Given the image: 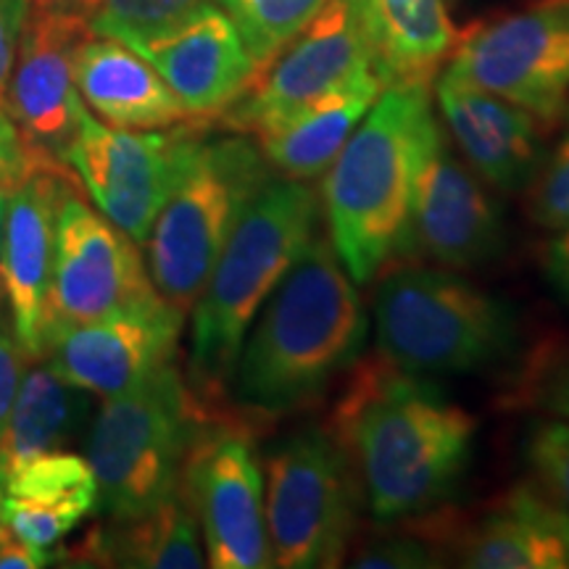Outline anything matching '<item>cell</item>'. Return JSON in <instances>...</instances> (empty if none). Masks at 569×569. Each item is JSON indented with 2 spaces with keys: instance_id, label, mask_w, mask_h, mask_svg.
<instances>
[{
  "instance_id": "cell-1",
  "label": "cell",
  "mask_w": 569,
  "mask_h": 569,
  "mask_svg": "<svg viewBox=\"0 0 569 569\" xmlns=\"http://www.w3.org/2000/svg\"><path fill=\"white\" fill-rule=\"evenodd\" d=\"M330 430L351 457L375 522L419 519L457 493L472 461L478 419L422 377L377 356L351 377Z\"/></svg>"
},
{
  "instance_id": "cell-2",
  "label": "cell",
  "mask_w": 569,
  "mask_h": 569,
  "mask_svg": "<svg viewBox=\"0 0 569 569\" xmlns=\"http://www.w3.org/2000/svg\"><path fill=\"white\" fill-rule=\"evenodd\" d=\"M359 288L319 232L248 327L230 390L256 417L311 407L359 365L367 340Z\"/></svg>"
},
{
  "instance_id": "cell-3",
  "label": "cell",
  "mask_w": 569,
  "mask_h": 569,
  "mask_svg": "<svg viewBox=\"0 0 569 569\" xmlns=\"http://www.w3.org/2000/svg\"><path fill=\"white\" fill-rule=\"evenodd\" d=\"M438 127L430 82L388 84L322 174L327 238L356 284L407 256L417 172Z\"/></svg>"
},
{
  "instance_id": "cell-4",
  "label": "cell",
  "mask_w": 569,
  "mask_h": 569,
  "mask_svg": "<svg viewBox=\"0 0 569 569\" xmlns=\"http://www.w3.org/2000/svg\"><path fill=\"white\" fill-rule=\"evenodd\" d=\"M319 232L322 201L309 182L272 177L248 203L193 303L188 382L206 407L230 390L248 327Z\"/></svg>"
},
{
  "instance_id": "cell-5",
  "label": "cell",
  "mask_w": 569,
  "mask_h": 569,
  "mask_svg": "<svg viewBox=\"0 0 569 569\" xmlns=\"http://www.w3.org/2000/svg\"><path fill=\"white\" fill-rule=\"evenodd\" d=\"M274 172L251 134H206L193 127L174 184L146 248V267L163 301L188 315L240 217Z\"/></svg>"
},
{
  "instance_id": "cell-6",
  "label": "cell",
  "mask_w": 569,
  "mask_h": 569,
  "mask_svg": "<svg viewBox=\"0 0 569 569\" xmlns=\"http://www.w3.org/2000/svg\"><path fill=\"white\" fill-rule=\"evenodd\" d=\"M377 353L398 372L461 377L509 361L519 348L515 309L459 272L401 267L375 296Z\"/></svg>"
},
{
  "instance_id": "cell-7",
  "label": "cell",
  "mask_w": 569,
  "mask_h": 569,
  "mask_svg": "<svg viewBox=\"0 0 569 569\" xmlns=\"http://www.w3.org/2000/svg\"><path fill=\"white\" fill-rule=\"evenodd\" d=\"M211 415L174 361L127 393L106 398L84 453L98 486L96 511L124 519L174 496L190 448Z\"/></svg>"
},
{
  "instance_id": "cell-8",
  "label": "cell",
  "mask_w": 569,
  "mask_h": 569,
  "mask_svg": "<svg viewBox=\"0 0 569 569\" xmlns=\"http://www.w3.org/2000/svg\"><path fill=\"white\" fill-rule=\"evenodd\" d=\"M365 493L330 425L284 438L264 467V511L274 567H340L359 536Z\"/></svg>"
},
{
  "instance_id": "cell-9",
  "label": "cell",
  "mask_w": 569,
  "mask_h": 569,
  "mask_svg": "<svg viewBox=\"0 0 569 569\" xmlns=\"http://www.w3.org/2000/svg\"><path fill=\"white\" fill-rule=\"evenodd\" d=\"M446 74L557 130L569 119V0H530L475 27L457 40Z\"/></svg>"
},
{
  "instance_id": "cell-10",
  "label": "cell",
  "mask_w": 569,
  "mask_h": 569,
  "mask_svg": "<svg viewBox=\"0 0 569 569\" xmlns=\"http://www.w3.org/2000/svg\"><path fill=\"white\" fill-rule=\"evenodd\" d=\"M156 293L140 246L80 193L71 177L56 213L46 343L53 332L142 306Z\"/></svg>"
},
{
  "instance_id": "cell-11",
  "label": "cell",
  "mask_w": 569,
  "mask_h": 569,
  "mask_svg": "<svg viewBox=\"0 0 569 569\" xmlns=\"http://www.w3.org/2000/svg\"><path fill=\"white\" fill-rule=\"evenodd\" d=\"M203 538L206 565L213 569L274 567L264 511V469L246 427L211 415L198 432L182 469Z\"/></svg>"
},
{
  "instance_id": "cell-12",
  "label": "cell",
  "mask_w": 569,
  "mask_h": 569,
  "mask_svg": "<svg viewBox=\"0 0 569 569\" xmlns=\"http://www.w3.org/2000/svg\"><path fill=\"white\" fill-rule=\"evenodd\" d=\"M369 80L380 77L351 0H327L317 17L256 71L248 90L222 113V122L227 130L256 138L319 98Z\"/></svg>"
},
{
  "instance_id": "cell-13",
  "label": "cell",
  "mask_w": 569,
  "mask_h": 569,
  "mask_svg": "<svg viewBox=\"0 0 569 569\" xmlns=\"http://www.w3.org/2000/svg\"><path fill=\"white\" fill-rule=\"evenodd\" d=\"M190 132L188 122L167 130H119L84 106L67 167L92 206L142 246L172 190Z\"/></svg>"
},
{
  "instance_id": "cell-14",
  "label": "cell",
  "mask_w": 569,
  "mask_h": 569,
  "mask_svg": "<svg viewBox=\"0 0 569 569\" xmlns=\"http://www.w3.org/2000/svg\"><path fill=\"white\" fill-rule=\"evenodd\" d=\"M490 190L457 153L440 122L419 163L407 253L453 272L498 259L507 248V219Z\"/></svg>"
},
{
  "instance_id": "cell-15",
  "label": "cell",
  "mask_w": 569,
  "mask_h": 569,
  "mask_svg": "<svg viewBox=\"0 0 569 569\" xmlns=\"http://www.w3.org/2000/svg\"><path fill=\"white\" fill-rule=\"evenodd\" d=\"M88 19L30 13L0 109L11 117L34 163L67 167L84 103L74 82V53L92 38Z\"/></svg>"
},
{
  "instance_id": "cell-16",
  "label": "cell",
  "mask_w": 569,
  "mask_h": 569,
  "mask_svg": "<svg viewBox=\"0 0 569 569\" xmlns=\"http://www.w3.org/2000/svg\"><path fill=\"white\" fill-rule=\"evenodd\" d=\"M182 311L163 298L53 332L46 356L63 380L84 393L113 398L177 359Z\"/></svg>"
},
{
  "instance_id": "cell-17",
  "label": "cell",
  "mask_w": 569,
  "mask_h": 569,
  "mask_svg": "<svg viewBox=\"0 0 569 569\" xmlns=\"http://www.w3.org/2000/svg\"><path fill=\"white\" fill-rule=\"evenodd\" d=\"M69 169L34 163L6 206L0 284L9 303L13 338L27 361L46 356V301L53 269L56 213Z\"/></svg>"
},
{
  "instance_id": "cell-18",
  "label": "cell",
  "mask_w": 569,
  "mask_h": 569,
  "mask_svg": "<svg viewBox=\"0 0 569 569\" xmlns=\"http://www.w3.org/2000/svg\"><path fill=\"white\" fill-rule=\"evenodd\" d=\"M436 101L448 140L469 169L498 193H525L549 153V130L519 106L453 80L446 71Z\"/></svg>"
},
{
  "instance_id": "cell-19",
  "label": "cell",
  "mask_w": 569,
  "mask_h": 569,
  "mask_svg": "<svg viewBox=\"0 0 569 569\" xmlns=\"http://www.w3.org/2000/svg\"><path fill=\"white\" fill-rule=\"evenodd\" d=\"M193 117H222L253 82L256 67L224 6L198 13L180 30L138 51Z\"/></svg>"
},
{
  "instance_id": "cell-20",
  "label": "cell",
  "mask_w": 569,
  "mask_h": 569,
  "mask_svg": "<svg viewBox=\"0 0 569 569\" xmlns=\"http://www.w3.org/2000/svg\"><path fill=\"white\" fill-rule=\"evenodd\" d=\"M469 569H569V509L538 480L496 496L453 538Z\"/></svg>"
},
{
  "instance_id": "cell-21",
  "label": "cell",
  "mask_w": 569,
  "mask_h": 569,
  "mask_svg": "<svg viewBox=\"0 0 569 569\" xmlns=\"http://www.w3.org/2000/svg\"><path fill=\"white\" fill-rule=\"evenodd\" d=\"M74 82L90 113L119 130H167L190 122L169 84L124 42L92 34L74 53Z\"/></svg>"
},
{
  "instance_id": "cell-22",
  "label": "cell",
  "mask_w": 569,
  "mask_h": 569,
  "mask_svg": "<svg viewBox=\"0 0 569 569\" xmlns=\"http://www.w3.org/2000/svg\"><path fill=\"white\" fill-rule=\"evenodd\" d=\"M96 507V475L77 453H46L6 475L3 519L40 549L59 546Z\"/></svg>"
},
{
  "instance_id": "cell-23",
  "label": "cell",
  "mask_w": 569,
  "mask_h": 569,
  "mask_svg": "<svg viewBox=\"0 0 569 569\" xmlns=\"http://www.w3.org/2000/svg\"><path fill=\"white\" fill-rule=\"evenodd\" d=\"M382 88L430 82L457 46L446 0H351Z\"/></svg>"
},
{
  "instance_id": "cell-24",
  "label": "cell",
  "mask_w": 569,
  "mask_h": 569,
  "mask_svg": "<svg viewBox=\"0 0 569 569\" xmlns=\"http://www.w3.org/2000/svg\"><path fill=\"white\" fill-rule=\"evenodd\" d=\"M69 557L80 565L132 569H201L206 551L201 528L180 486L174 496L142 515L111 519L92 530Z\"/></svg>"
},
{
  "instance_id": "cell-25",
  "label": "cell",
  "mask_w": 569,
  "mask_h": 569,
  "mask_svg": "<svg viewBox=\"0 0 569 569\" xmlns=\"http://www.w3.org/2000/svg\"><path fill=\"white\" fill-rule=\"evenodd\" d=\"M380 90V80L336 90L296 111L272 130L256 134L253 140L259 142V151L264 153L274 177L296 182H311L322 177L338 159L340 148L351 138L356 124L365 119Z\"/></svg>"
},
{
  "instance_id": "cell-26",
  "label": "cell",
  "mask_w": 569,
  "mask_h": 569,
  "mask_svg": "<svg viewBox=\"0 0 569 569\" xmlns=\"http://www.w3.org/2000/svg\"><path fill=\"white\" fill-rule=\"evenodd\" d=\"M21 375L17 398L0 430V469L3 475L27 461L63 451L80 432L88 398L84 390L56 372L51 359L40 356Z\"/></svg>"
},
{
  "instance_id": "cell-27",
  "label": "cell",
  "mask_w": 569,
  "mask_h": 569,
  "mask_svg": "<svg viewBox=\"0 0 569 569\" xmlns=\"http://www.w3.org/2000/svg\"><path fill=\"white\" fill-rule=\"evenodd\" d=\"M213 6H222V0H101L90 27L101 38L119 40L138 51Z\"/></svg>"
},
{
  "instance_id": "cell-28",
  "label": "cell",
  "mask_w": 569,
  "mask_h": 569,
  "mask_svg": "<svg viewBox=\"0 0 569 569\" xmlns=\"http://www.w3.org/2000/svg\"><path fill=\"white\" fill-rule=\"evenodd\" d=\"M327 0H222L256 67H267Z\"/></svg>"
},
{
  "instance_id": "cell-29",
  "label": "cell",
  "mask_w": 569,
  "mask_h": 569,
  "mask_svg": "<svg viewBox=\"0 0 569 569\" xmlns=\"http://www.w3.org/2000/svg\"><path fill=\"white\" fill-rule=\"evenodd\" d=\"M525 213L546 232L569 227V132L546 153L538 174L525 188Z\"/></svg>"
},
{
  "instance_id": "cell-30",
  "label": "cell",
  "mask_w": 569,
  "mask_h": 569,
  "mask_svg": "<svg viewBox=\"0 0 569 569\" xmlns=\"http://www.w3.org/2000/svg\"><path fill=\"white\" fill-rule=\"evenodd\" d=\"M525 459L532 478L569 509V419H543L530 427Z\"/></svg>"
},
{
  "instance_id": "cell-31",
  "label": "cell",
  "mask_w": 569,
  "mask_h": 569,
  "mask_svg": "<svg viewBox=\"0 0 569 569\" xmlns=\"http://www.w3.org/2000/svg\"><path fill=\"white\" fill-rule=\"evenodd\" d=\"M348 565L365 569H427L440 567V551L427 532H382L348 553Z\"/></svg>"
},
{
  "instance_id": "cell-32",
  "label": "cell",
  "mask_w": 569,
  "mask_h": 569,
  "mask_svg": "<svg viewBox=\"0 0 569 569\" xmlns=\"http://www.w3.org/2000/svg\"><path fill=\"white\" fill-rule=\"evenodd\" d=\"M525 401L543 415L569 419V351L553 356L536 369L528 386L522 388Z\"/></svg>"
},
{
  "instance_id": "cell-33",
  "label": "cell",
  "mask_w": 569,
  "mask_h": 569,
  "mask_svg": "<svg viewBox=\"0 0 569 569\" xmlns=\"http://www.w3.org/2000/svg\"><path fill=\"white\" fill-rule=\"evenodd\" d=\"M30 19V3L27 0H0V103H3L6 84H9L17 46Z\"/></svg>"
},
{
  "instance_id": "cell-34",
  "label": "cell",
  "mask_w": 569,
  "mask_h": 569,
  "mask_svg": "<svg viewBox=\"0 0 569 569\" xmlns=\"http://www.w3.org/2000/svg\"><path fill=\"white\" fill-rule=\"evenodd\" d=\"M32 167L34 161L27 153L17 124L11 122L9 113L0 109V188L13 190Z\"/></svg>"
},
{
  "instance_id": "cell-35",
  "label": "cell",
  "mask_w": 569,
  "mask_h": 569,
  "mask_svg": "<svg viewBox=\"0 0 569 569\" xmlns=\"http://www.w3.org/2000/svg\"><path fill=\"white\" fill-rule=\"evenodd\" d=\"M540 272L561 303L569 306V227L551 232L540 248Z\"/></svg>"
},
{
  "instance_id": "cell-36",
  "label": "cell",
  "mask_w": 569,
  "mask_h": 569,
  "mask_svg": "<svg viewBox=\"0 0 569 569\" xmlns=\"http://www.w3.org/2000/svg\"><path fill=\"white\" fill-rule=\"evenodd\" d=\"M24 353L9 332H0V430H3L9 411L17 398L21 375H24Z\"/></svg>"
},
{
  "instance_id": "cell-37",
  "label": "cell",
  "mask_w": 569,
  "mask_h": 569,
  "mask_svg": "<svg viewBox=\"0 0 569 569\" xmlns=\"http://www.w3.org/2000/svg\"><path fill=\"white\" fill-rule=\"evenodd\" d=\"M48 559H51L48 549L27 543L6 519H0V569H40L48 565Z\"/></svg>"
},
{
  "instance_id": "cell-38",
  "label": "cell",
  "mask_w": 569,
  "mask_h": 569,
  "mask_svg": "<svg viewBox=\"0 0 569 569\" xmlns=\"http://www.w3.org/2000/svg\"><path fill=\"white\" fill-rule=\"evenodd\" d=\"M30 13H46V17H74L92 21L101 0H27Z\"/></svg>"
},
{
  "instance_id": "cell-39",
  "label": "cell",
  "mask_w": 569,
  "mask_h": 569,
  "mask_svg": "<svg viewBox=\"0 0 569 569\" xmlns=\"http://www.w3.org/2000/svg\"><path fill=\"white\" fill-rule=\"evenodd\" d=\"M6 206H9V190L0 188V251H3V230H6ZM0 298H3V284H0Z\"/></svg>"
},
{
  "instance_id": "cell-40",
  "label": "cell",
  "mask_w": 569,
  "mask_h": 569,
  "mask_svg": "<svg viewBox=\"0 0 569 569\" xmlns=\"http://www.w3.org/2000/svg\"><path fill=\"white\" fill-rule=\"evenodd\" d=\"M3 509H6V475L0 469V519H3Z\"/></svg>"
}]
</instances>
